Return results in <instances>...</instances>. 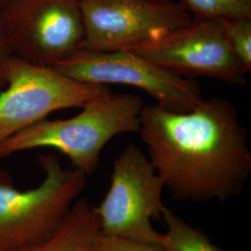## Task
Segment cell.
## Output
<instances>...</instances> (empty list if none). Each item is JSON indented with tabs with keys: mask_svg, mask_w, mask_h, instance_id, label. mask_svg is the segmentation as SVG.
Masks as SVG:
<instances>
[{
	"mask_svg": "<svg viewBox=\"0 0 251 251\" xmlns=\"http://www.w3.org/2000/svg\"><path fill=\"white\" fill-rule=\"evenodd\" d=\"M0 92V144L51 113L83 107L112 92L108 86L74 80L51 67L14 58Z\"/></svg>",
	"mask_w": 251,
	"mask_h": 251,
	"instance_id": "cell-8",
	"label": "cell"
},
{
	"mask_svg": "<svg viewBox=\"0 0 251 251\" xmlns=\"http://www.w3.org/2000/svg\"><path fill=\"white\" fill-rule=\"evenodd\" d=\"M193 20L222 22L251 18V0H179Z\"/></svg>",
	"mask_w": 251,
	"mask_h": 251,
	"instance_id": "cell-12",
	"label": "cell"
},
{
	"mask_svg": "<svg viewBox=\"0 0 251 251\" xmlns=\"http://www.w3.org/2000/svg\"><path fill=\"white\" fill-rule=\"evenodd\" d=\"M144 101L140 95L113 93L90 100L68 119H43L0 144V159L28 150L50 148L64 154L87 177L99 167L100 153L117 135L138 133Z\"/></svg>",
	"mask_w": 251,
	"mask_h": 251,
	"instance_id": "cell-2",
	"label": "cell"
},
{
	"mask_svg": "<svg viewBox=\"0 0 251 251\" xmlns=\"http://www.w3.org/2000/svg\"><path fill=\"white\" fill-rule=\"evenodd\" d=\"M100 232L96 206L80 197L53 233L21 251H94Z\"/></svg>",
	"mask_w": 251,
	"mask_h": 251,
	"instance_id": "cell-10",
	"label": "cell"
},
{
	"mask_svg": "<svg viewBox=\"0 0 251 251\" xmlns=\"http://www.w3.org/2000/svg\"><path fill=\"white\" fill-rule=\"evenodd\" d=\"M14 58V54L0 23V87L5 86L6 84V76L9 65Z\"/></svg>",
	"mask_w": 251,
	"mask_h": 251,
	"instance_id": "cell-15",
	"label": "cell"
},
{
	"mask_svg": "<svg viewBox=\"0 0 251 251\" xmlns=\"http://www.w3.org/2000/svg\"><path fill=\"white\" fill-rule=\"evenodd\" d=\"M162 251H166V250H162Z\"/></svg>",
	"mask_w": 251,
	"mask_h": 251,
	"instance_id": "cell-16",
	"label": "cell"
},
{
	"mask_svg": "<svg viewBox=\"0 0 251 251\" xmlns=\"http://www.w3.org/2000/svg\"><path fill=\"white\" fill-rule=\"evenodd\" d=\"M171 197L194 204L242 194L251 172L248 131L229 100L213 96L189 112L144 105L138 132Z\"/></svg>",
	"mask_w": 251,
	"mask_h": 251,
	"instance_id": "cell-1",
	"label": "cell"
},
{
	"mask_svg": "<svg viewBox=\"0 0 251 251\" xmlns=\"http://www.w3.org/2000/svg\"><path fill=\"white\" fill-rule=\"evenodd\" d=\"M84 25L82 49L133 50L192 21L172 0H76Z\"/></svg>",
	"mask_w": 251,
	"mask_h": 251,
	"instance_id": "cell-7",
	"label": "cell"
},
{
	"mask_svg": "<svg viewBox=\"0 0 251 251\" xmlns=\"http://www.w3.org/2000/svg\"><path fill=\"white\" fill-rule=\"evenodd\" d=\"M164 189L147 154L127 144L114 162L105 197L95 206L100 232L161 247L152 221L162 220Z\"/></svg>",
	"mask_w": 251,
	"mask_h": 251,
	"instance_id": "cell-4",
	"label": "cell"
},
{
	"mask_svg": "<svg viewBox=\"0 0 251 251\" xmlns=\"http://www.w3.org/2000/svg\"><path fill=\"white\" fill-rule=\"evenodd\" d=\"M0 23L14 57L51 67L82 49L76 0H0Z\"/></svg>",
	"mask_w": 251,
	"mask_h": 251,
	"instance_id": "cell-6",
	"label": "cell"
},
{
	"mask_svg": "<svg viewBox=\"0 0 251 251\" xmlns=\"http://www.w3.org/2000/svg\"><path fill=\"white\" fill-rule=\"evenodd\" d=\"M51 68L83 83L144 90L155 104L171 112H189L203 100L197 79L171 74L132 50L98 52L81 49Z\"/></svg>",
	"mask_w": 251,
	"mask_h": 251,
	"instance_id": "cell-5",
	"label": "cell"
},
{
	"mask_svg": "<svg viewBox=\"0 0 251 251\" xmlns=\"http://www.w3.org/2000/svg\"><path fill=\"white\" fill-rule=\"evenodd\" d=\"M38 164L43 179L27 190L0 169V251H23L50 236L86 188L88 177L64 169L53 153L39 155Z\"/></svg>",
	"mask_w": 251,
	"mask_h": 251,
	"instance_id": "cell-3",
	"label": "cell"
},
{
	"mask_svg": "<svg viewBox=\"0 0 251 251\" xmlns=\"http://www.w3.org/2000/svg\"><path fill=\"white\" fill-rule=\"evenodd\" d=\"M162 220L167 231L160 233L159 243L163 250L169 251H225L212 242L200 229L196 228L176 215L165 206Z\"/></svg>",
	"mask_w": 251,
	"mask_h": 251,
	"instance_id": "cell-11",
	"label": "cell"
},
{
	"mask_svg": "<svg viewBox=\"0 0 251 251\" xmlns=\"http://www.w3.org/2000/svg\"><path fill=\"white\" fill-rule=\"evenodd\" d=\"M178 76H199L243 87V71L226 41L221 22L193 20L161 38L133 50Z\"/></svg>",
	"mask_w": 251,
	"mask_h": 251,
	"instance_id": "cell-9",
	"label": "cell"
},
{
	"mask_svg": "<svg viewBox=\"0 0 251 251\" xmlns=\"http://www.w3.org/2000/svg\"><path fill=\"white\" fill-rule=\"evenodd\" d=\"M161 247L138 242L128 238L110 235L100 232L95 245L94 251H162Z\"/></svg>",
	"mask_w": 251,
	"mask_h": 251,
	"instance_id": "cell-14",
	"label": "cell"
},
{
	"mask_svg": "<svg viewBox=\"0 0 251 251\" xmlns=\"http://www.w3.org/2000/svg\"><path fill=\"white\" fill-rule=\"evenodd\" d=\"M226 41L246 75L251 72V18L221 22Z\"/></svg>",
	"mask_w": 251,
	"mask_h": 251,
	"instance_id": "cell-13",
	"label": "cell"
}]
</instances>
